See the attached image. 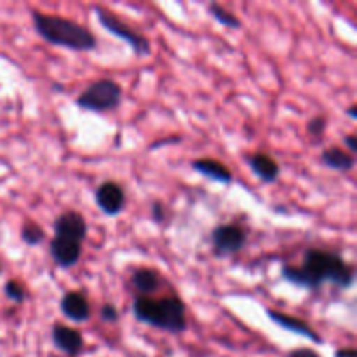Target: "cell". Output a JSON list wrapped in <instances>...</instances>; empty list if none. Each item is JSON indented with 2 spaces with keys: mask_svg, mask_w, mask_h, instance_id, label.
<instances>
[{
  "mask_svg": "<svg viewBox=\"0 0 357 357\" xmlns=\"http://www.w3.org/2000/svg\"><path fill=\"white\" fill-rule=\"evenodd\" d=\"M281 278L298 288L319 289L324 282H331L340 289L354 286L356 271L340 253L323 248H309L303 253L302 265H282Z\"/></svg>",
  "mask_w": 357,
  "mask_h": 357,
  "instance_id": "cell-1",
  "label": "cell"
},
{
  "mask_svg": "<svg viewBox=\"0 0 357 357\" xmlns=\"http://www.w3.org/2000/svg\"><path fill=\"white\" fill-rule=\"evenodd\" d=\"M30 16L35 31L47 44L79 52H89L98 47L96 35L77 21L56 14H45L37 9L31 10Z\"/></svg>",
  "mask_w": 357,
  "mask_h": 357,
  "instance_id": "cell-2",
  "label": "cell"
},
{
  "mask_svg": "<svg viewBox=\"0 0 357 357\" xmlns=\"http://www.w3.org/2000/svg\"><path fill=\"white\" fill-rule=\"evenodd\" d=\"M54 237L49 243V255L59 268H72L82 257V246L89 227L79 211H63L52 223Z\"/></svg>",
  "mask_w": 357,
  "mask_h": 357,
  "instance_id": "cell-3",
  "label": "cell"
},
{
  "mask_svg": "<svg viewBox=\"0 0 357 357\" xmlns=\"http://www.w3.org/2000/svg\"><path fill=\"white\" fill-rule=\"evenodd\" d=\"M132 316L138 323L169 331L173 335H180L188 330L187 305L178 295L162 298L138 295L132 300Z\"/></svg>",
  "mask_w": 357,
  "mask_h": 357,
  "instance_id": "cell-4",
  "label": "cell"
},
{
  "mask_svg": "<svg viewBox=\"0 0 357 357\" xmlns=\"http://www.w3.org/2000/svg\"><path fill=\"white\" fill-rule=\"evenodd\" d=\"M122 94L124 91L121 84L115 82L114 79H98L87 84L86 89L75 98V105L86 112L105 114L121 107Z\"/></svg>",
  "mask_w": 357,
  "mask_h": 357,
  "instance_id": "cell-5",
  "label": "cell"
},
{
  "mask_svg": "<svg viewBox=\"0 0 357 357\" xmlns=\"http://www.w3.org/2000/svg\"><path fill=\"white\" fill-rule=\"evenodd\" d=\"M94 14H96V20L101 24V28L114 35V37L122 38L138 58H145V56L150 54L152 45H150L149 38L143 33H139V31H136L135 28L129 26L128 23H124L112 10L105 9L101 6H94Z\"/></svg>",
  "mask_w": 357,
  "mask_h": 357,
  "instance_id": "cell-6",
  "label": "cell"
},
{
  "mask_svg": "<svg viewBox=\"0 0 357 357\" xmlns=\"http://www.w3.org/2000/svg\"><path fill=\"white\" fill-rule=\"evenodd\" d=\"M248 243V232L237 223H223L213 229L211 244L216 258H227L237 255Z\"/></svg>",
  "mask_w": 357,
  "mask_h": 357,
  "instance_id": "cell-7",
  "label": "cell"
},
{
  "mask_svg": "<svg viewBox=\"0 0 357 357\" xmlns=\"http://www.w3.org/2000/svg\"><path fill=\"white\" fill-rule=\"evenodd\" d=\"M126 190L115 180H105L94 192V202L107 216H119L126 208Z\"/></svg>",
  "mask_w": 357,
  "mask_h": 357,
  "instance_id": "cell-8",
  "label": "cell"
},
{
  "mask_svg": "<svg viewBox=\"0 0 357 357\" xmlns=\"http://www.w3.org/2000/svg\"><path fill=\"white\" fill-rule=\"evenodd\" d=\"M59 310L63 316L73 323H86L91 319V303L89 298L80 289H70L63 293L59 300Z\"/></svg>",
  "mask_w": 357,
  "mask_h": 357,
  "instance_id": "cell-9",
  "label": "cell"
},
{
  "mask_svg": "<svg viewBox=\"0 0 357 357\" xmlns=\"http://www.w3.org/2000/svg\"><path fill=\"white\" fill-rule=\"evenodd\" d=\"M265 314H267V317L272 321V323L278 324V326H281L282 330L291 331V333L298 335V337L309 338V340L314 342V344H323V338H321V335L317 333V331L314 330V328L310 326L307 321L300 319V317H295V316H289V314L279 312V310L271 309V307H268V309H265Z\"/></svg>",
  "mask_w": 357,
  "mask_h": 357,
  "instance_id": "cell-10",
  "label": "cell"
},
{
  "mask_svg": "<svg viewBox=\"0 0 357 357\" xmlns=\"http://www.w3.org/2000/svg\"><path fill=\"white\" fill-rule=\"evenodd\" d=\"M52 344L58 351L66 356H79L84 349V335L72 326L63 323H54L51 330Z\"/></svg>",
  "mask_w": 357,
  "mask_h": 357,
  "instance_id": "cell-11",
  "label": "cell"
},
{
  "mask_svg": "<svg viewBox=\"0 0 357 357\" xmlns=\"http://www.w3.org/2000/svg\"><path fill=\"white\" fill-rule=\"evenodd\" d=\"M246 162L261 183H274V181H278L279 174H281V166H279L278 160L265 152L251 153V155L246 157Z\"/></svg>",
  "mask_w": 357,
  "mask_h": 357,
  "instance_id": "cell-12",
  "label": "cell"
},
{
  "mask_svg": "<svg viewBox=\"0 0 357 357\" xmlns=\"http://www.w3.org/2000/svg\"><path fill=\"white\" fill-rule=\"evenodd\" d=\"M192 171L202 174V176L209 178L211 181L222 185H230L234 180V174L222 160L216 159H208V157H202V159H195L190 162Z\"/></svg>",
  "mask_w": 357,
  "mask_h": 357,
  "instance_id": "cell-13",
  "label": "cell"
},
{
  "mask_svg": "<svg viewBox=\"0 0 357 357\" xmlns=\"http://www.w3.org/2000/svg\"><path fill=\"white\" fill-rule=\"evenodd\" d=\"M131 284L142 296H152L162 286V278L159 272L149 267L135 268L131 274Z\"/></svg>",
  "mask_w": 357,
  "mask_h": 357,
  "instance_id": "cell-14",
  "label": "cell"
},
{
  "mask_svg": "<svg viewBox=\"0 0 357 357\" xmlns=\"http://www.w3.org/2000/svg\"><path fill=\"white\" fill-rule=\"evenodd\" d=\"M321 162L330 167V169L338 171V173H349L356 166L354 155H351L347 150L340 149V146H330V149L323 150Z\"/></svg>",
  "mask_w": 357,
  "mask_h": 357,
  "instance_id": "cell-15",
  "label": "cell"
},
{
  "mask_svg": "<svg viewBox=\"0 0 357 357\" xmlns=\"http://www.w3.org/2000/svg\"><path fill=\"white\" fill-rule=\"evenodd\" d=\"M208 13L211 14V17L215 21H218L222 26L225 28H232V30H239L241 26H243V21L239 20V17L236 16V14L232 13V10L225 9V7L222 6V3L218 2H211L208 6Z\"/></svg>",
  "mask_w": 357,
  "mask_h": 357,
  "instance_id": "cell-16",
  "label": "cell"
},
{
  "mask_svg": "<svg viewBox=\"0 0 357 357\" xmlns=\"http://www.w3.org/2000/svg\"><path fill=\"white\" fill-rule=\"evenodd\" d=\"M20 237H21V241L26 244V246L33 248V246H38V244L44 243L45 237L47 236H45V230L42 229L40 223L28 220V222H24L23 227H21Z\"/></svg>",
  "mask_w": 357,
  "mask_h": 357,
  "instance_id": "cell-17",
  "label": "cell"
},
{
  "mask_svg": "<svg viewBox=\"0 0 357 357\" xmlns=\"http://www.w3.org/2000/svg\"><path fill=\"white\" fill-rule=\"evenodd\" d=\"M3 293H6L7 298L14 303H24L28 300V289L26 286L21 284L16 279H10L3 284Z\"/></svg>",
  "mask_w": 357,
  "mask_h": 357,
  "instance_id": "cell-18",
  "label": "cell"
},
{
  "mask_svg": "<svg viewBox=\"0 0 357 357\" xmlns=\"http://www.w3.org/2000/svg\"><path fill=\"white\" fill-rule=\"evenodd\" d=\"M150 218L157 225H166L169 222V209L162 201H153L150 204Z\"/></svg>",
  "mask_w": 357,
  "mask_h": 357,
  "instance_id": "cell-19",
  "label": "cell"
},
{
  "mask_svg": "<svg viewBox=\"0 0 357 357\" xmlns=\"http://www.w3.org/2000/svg\"><path fill=\"white\" fill-rule=\"evenodd\" d=\"M326 128L328 119L324 117V115H316V117H312L307 122V132H309L310 136H314V138H321V136L326 132Z\"/></svg>",
  "mask_w": 357,
  "mask_h": 357,
  "instance_id": "cell-20",
  "label": "cell"
},
{
  "mask_svg": "<svg viewBox=\"0 0 357 357\" xmlns=\"http://www.w3.org/2000/svg\"><path fill=\"white\" fill-rule=\"evenodd\" d=\"M100 317L103 323L115 324L119 321V310L114 303H103L100 309Z\"/></svg>",
  "mask_w": 357,
  "mask_h": 357,
  "instance_id": "cell-21",
  "label": "cell"
},
{
  "mask_svg": "<svg viewBox=\"0 0 357 357\" xmlns=\"http://www.w3.org/2000/svg\"><path fill=\"white\" fill-rule=\"evenodd\" d=\"M288 357H321L317 354L314 349H309V347H300V349H295V351H289L288 352Z\"/></svg>",
  "mask_w": 357,
  "mask_h": 357,
  "instance_id": "cell-22",
  "label": "cell"
},
{
  "mask_svg": "<svg viewBox=\"0 0 357 357\" xmlns=\"http://www.w3.org/2000/svg\"><path fill=\"white\" fill-rule=\"evenodd\" d=\"M180 142H181L180 136H173V138H164V139H159V142H153L152 145H150V150H155V149H160V146L173 145V143H180Z\"/></svg>",
  "mask_w": 357,
  "mask_h": 357,
  "instance_id": "cell-23",
  "label": "cell"
},
{
  "mask_svg": "<svg viewBox=\"0 0 357 357\" xmlns=\"http://www.w3.org/2000/svg\"><path fill=\"white\" fill-rule=\"evenodd\" d=\"M344 143H345V145H347V149H349V152H351V155H352V153L357 152V138H356V135H345L344 136Z\"/></svg>",
  "mask_w": 357,
  "mask_h": 357,
  "instance_id": "cell-24",
  "label": "cell"
},
{
  "mask_svg": "<svg viewBox=\"0 0 357 357\" xmlns=\"http://www.w3.org/2000/svg\"><path fill=\"white\" fill-rule=\"evenodd\" d=\"M335 357H357V351L354 347L338 349V351L335 352Z\"/></svg>",
  "mask_w": 357,
  "mask_h": 357,
  "instance_id": "cell-25",
  "label": "cell"
},
{
  "mask_svg": "<svg viewBox=\"0 0 357 357\" xmlns=\"http://www.w3.org/2000/svg\"><path fill=\"white\" fill-rule=\"evenodd\" d=\"M345 114H347L349 117L354 119V121H356V119H357V107H356V105H351V107H349L347 110H345Z\"/></svg>",
  "mask_w": 357,
  "mask_h": 357,
  "instance_id": "cell-26",
  "label": "cell"
},
{
  "mask_svg": "<svg viewBox=\"0 0 357 357\" xmlns=\"http://www.w3.org/2000/svg\"><path fill=\"white\" fill-rule=\"evenodd\" d=\"M0 275H2V267H0Z\"/></svg>",
  "mask_w": 357,
  "mask_h": 357,
  "instance_id": "cell-27",
  "label": "cell"
}]
</instances>
